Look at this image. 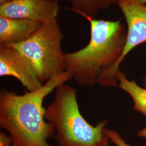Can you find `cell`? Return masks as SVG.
Returning <instances> with one entry per match:
<instances>
[{"label":"cell","mask_w":146,"mask_h":146,"mask_svg":"<svg viewBox=\"0 0 146 146\" xmlns=\"http://www.w3.org/2000/svg\"><path fill=\"white\" fill-rule=\"evenodd\" d=\"M142 81H143V86H144V87H145V88H146V76H144V77L143 78Z\"/></svg>","instance_id":"obj_16"},{"label":"cell","mask_w":146,"mask_h":146,"mask_svg":"<svg viewBox=\"0 0 146 146\" xmlns=\"http://www.w3.org/2000/svg\"><path fill=\"white\" fill-rule=\"evenodd\" d=\"M15 78L28 92L40 88L38 80L31 62L20 52L9 46H0V76Z\"/></svg>","instance_id":"obj_6"},{"label":"cell","mask_w":146,"mask_h":146,"mask_svg":"<svg viewBox=\"0 0 146 146\" xmlns=\"http://www.w3.org/2000/svg\"><path fill=\"white\" fill-rule=\"evenodd\" d=\"M117 78L118 87L129 94L134 101V110L146 116V88L139 86L135 80L127 78L126 74L119 70Z\"/></svg>","instance_id":"obj_9"},{"label":"cell","mask_w":146,"mask_h":146,"mask_svg":"<svg viewBox=\"0 0 146 146\" xmlns=\"http://www.w3.org/2000/svg\"><path fill=\"white\" fill-rule=\"evenodd\" d=\"M58 0H14L0 5V16L45 23L56 19Z\"/></svg>","instance_id":"obj_7"},{"label":"cell","mask_w":146,"mask_h":146,"mask_svg":"<svg viewBox=\"0 0 146 146\" xmlns=\"http://www.w3.org/2000/svg\"><path fill=\"white\" fill-rule=\"evenodd\" d=\"M12 141L9 135L3 131H0V146H11Z\"/></svg>","instance_id":"obj_12"},{"label":"cell","mask_w":146,"mask_h":146,"mask_svg":"<svg viewBox=\"0 0 146 146\" xmlns=\"http://www.w3.org/2000/svg\"><path fill=\"white\" fill-rule=\"evenodd\" d=\"M72 79V74L66 70L40 88L22 95L1 89L0 127L10 136L11 146H53L48 140L54 137L55 131L45 119L43 101L58 86Z\"/></svg>","instance_id":"obj_1"},{"label":"cell","mask_w":146,"mask_h":146,"mask_svg":"<svg viewBox=\"0 0 146 146\" xmlns=\"http://www.w3.org/2000/svg\"><path fill=\"white\" fill-rule=\"evenodd\" d=\"M137 135L139 137L146 139V128L139 131L137 132Z\"/></svg>","instance_id":"obj_13"},{"label":"cell","mask_w":146,"mask_h":146,"mask_svg":"<svg viewBox=\"0 0 146 146\" xmlns=\"http://www.w3.org/2000/svg\"><path fill=\"white\" fill-rule=\"evenodd\" d=\"M104 132L110 141L116 146H131L127 143L120 134L115 131L105 128Z\"/></svg>","instance_id":"obj_11"},{"label":"cell","mask_w":146,"mask_h":146,"mask_svg":"<svg viewBox=\"0 0 146 146\" xmlns=\"http://www.w3.org/2000/svg\"><path fill=\"white\" fill-rule=\"evenodd\" d=\"M45 119L55 129L54 138L58 146H108L104 132L108 121L92 125L79 108L77 92L64 84L55 90L52 102L46 108Z\"/></svg>","instance_id":"obj_3"},{"label":"cell","mask_w":146,"mask_h":146,"mask_svg":"<svg viewBox=\"0 0 146 146\" xmlns=\"http://www.w3.org/2000/svg\"><path fill=\"white\" fill-rule=\"evenodd\" d=\"M133 1L141 5H145L146 4V0H133Z\"/></svg>","instance_id":"obj_15"},{"label":"cell","mask_w":146,"mask_h":146,"mask_svg":"<svg viewBox=\"0 0 146 146\" xmlns=\"http://www.w3.org/2000/svg\"><path fill=\"white\" fill-rule=\"evenodd\" d=\"M63 35L56 19L42 27L23 42L7 45L18 50L31 62L42 84L66 71L65 54L61 48Z\"/></svg>","instance_id":"obj_4"},{"label":"cell","mask_w":146,"mask_h":146,"mask_svg":"<svg viewBox=\"0 0 146 146\" xmlns=\"http://www.w3.org/2000/svg\"><path fill=\"white\" fill-rule=\"evenodd\" d=\"M90 24L88 44L75 52L65 54L66 70L74 81L92 87L102 73L113 70L125 46L127 30L121 21L88 20Z\"/></svg>","instance_id":"obj_2"},{"label":"cell","mask_w":146,"mask_h":146,"mask_svg":"<svg viewBox=\"0 0 146 146\" xmlns=\"http://www.w3.org/2000/svg\"><path fill=\"white\" fill-rule=\"evenodd\" d=\"M125 16L127 25V35L123 52L116 67L102 74L97 83L104 87H117V75L121 63L135 47L146 42V5L133 0H119L117 4Z\"/></svg>","instance_id":"obj_5"},{"label":"cell","mask_w":146,"mask_h":146,"mask_svg":"<svg viewBox=\"0 0 146 146\" xmlns=\"http://www.w3.org/2000/svg\"><path fill=\"white\" fill-rule=\"evenodd\" d=\"M119 0H69L71 10L87 20L94 19L100 9H107L117 4Z\"/></svg>","instance_id":"obj_10"},{"label":"cell","mask_w":146,"mask_h":146,"mask_svg":"<svg viewBox=\"0 0 146 146\" xmlns=\"http://www.w3.org/2000/svg\"><path fill=\"white\" fill-rule=\"evenodd\" d=\"M42 25L43 23L37 21L0 16V46L23 42L35 34Z\"/></svg>","instance_id":"obj_8"},{"label":"cell","mask_w":146,"mask_h":146,"mask_svg":"<svg viewBox=\"0 0 146 146\" xmlns=\"http://www.w3.org/2000/svg\"><path fill=\"white\" fill-rule=\"evenodd\" d=\"M14 0H0V5H5V3H9Z\"/></svg>","instance_id":"obj_14"}]
</instances>
